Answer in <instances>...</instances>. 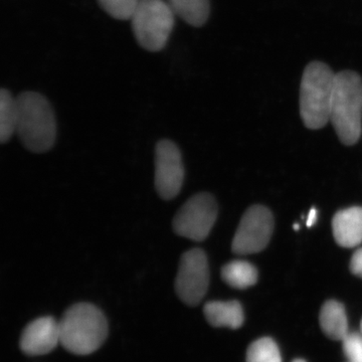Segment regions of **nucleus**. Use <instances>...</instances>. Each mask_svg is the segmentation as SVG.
<instances>
[{"mask_svg": "<svg viewBox=\"0 0 362 362\" xmlns=\"http://www.w3.org/2000/svg\"><path fill=\"white\" fill-rule=\"evenodd\" d=\"M59 343L77 356H88L100 349L108 334L104 314L94 305L78 303L59 321Z\"/></svg>", "mask_w": 362, "mask_h": 362, "instance_id": "nucleus-1", "label": "nucleus"}, {"mask_svg": "<svg viewBox=\"0 0 362 362\" xmlns=\"http://www.w3.org/2000/svg\"><path fill=\"white\" fill-rule=\"evenodd\" d=\"M337 74L321 62L305 69L300 87V113L309 129H320L330 121Z\"/></svg>", "mask_w": 362, "mask_h": 362, "instance_id": "nucleus-4", "label": "nucleus"}, {"mask_svg": "<svg viewBox=\"0 0 362 362\" xmlns=\"http://www.w3.org/2000/svg\"><path fill=\"white\" fill-rule=\"evenodd\" d=\"M18 122V106L16 98L9 90H0V140L6 143L16 132Z\"/></svg>", "mask_w": 362, "mask_h": 362, "instance_id": "nucleus-16", "label": "nucleus"}, {"mask_svg": "<svg viewBox=\"0 0 362 362\" xmlns=\"http://www.w3.org/2000/svg\"><path fill=\"white\" fill-rule=\"evenodd\" d=\"M59 343V322L47 316L28 324L21 333L20 345L28 356H44L56 349Z\"/></svg>", "mask_w": 362, "mask_h": 362, "instance_id": "nucleus-10", "label": "nucleus"}, {"mask_svg": "<svg viewBox=\"0 0 362 362\" xmlns=\"http://www.w3.org/2000/svg\"><path fill=\"white\" fill-rule=\"evenodd\" d=\"M175 18L165 0H140L130 18L136 42L146 51H162L173 32Z\"/></svg>", "mask_w": 362, "mask_h": 362, "instance_id": "nucleus-5", "label": "nucleus"}, {"mask_svg": "<svg viewBox=\"0 0 362 362\" xmlns=\"http://www.w3.org/2000/svg\"><path fill=\"white\" fill-rule=\"evenodd\" d=\"M140 0H98L109 16L119 21L130 20Z\"/></svg>", "mask_w": 362, "mask_h": 362, "instance_id": "nucleus-18", "label": "nucleus"}, {"mask_svg": "<svg viewBox=\"0 0 362 362\" xmlns=\"http://www.w3.org/2000/svg\"><path fill=\"white\" fill-rule=\"evenodd\" d=\"M330 121L343 144L354 145L358 141L362 123V80L356 71L337 74Z\"/></svg>", "mask_w": 362, "mask_h": 362, "instance_id": "nucleus-3", "label": "nucleus"}, {"mask_svg": "<svg viewBox=\"0 0 362 362\" xmlns=\"http://www.w3.org/2000/svg\"><path fill=\"white\" fill-rule=\"evenodd\" d=\"M334 239L342 247H354L362 243V207L343 209L332 221Z\"/></svg>", "mask_w": 362, "mask_h": 362, "instance_id": "nucleus-11", "label": "nucleus"}, {"mask_svg": "<svg viewBox=\"0 0 362 362\" xmlns=\"http://www.w3.org/2000/svg\"><path fill=\"white\" fill-rule=\"evenodd\" d=\"M273 228V216L267 207H250L233 238V252L249 255L263 251L270 242Z\"/></svg>", "mask_w": 362, "mask_h": 362, "instance_id": "nucleus-8", "label": "nucleus"}, {"mask_svg": "<svg viewBox=\"0 0 362 362\" xmlns=\"http://www.w3.org/2000/svg\"><path fill=\"white\" fill-rule=\"evenodd\" d=\"M350 271L357 277L362 278V247L357 250L350 261Z\"/></svg>", "mask_w": 362, "mask_h": 362, "instance_id": "nucleus-20", "label": "nucleus"}, {"mask_svg": "<svg viewBox=\"0 0 362 362\" xmlns=\"http://www.w3.org/2000/svg\"><path fill=\"white\" fill-rule=\"evenodd\" d=\"M293 362H306V361H303V359H295V361Z\"/></svg>", "mask_w": 362, "mask_h": 362, "instance_id": "nucleus-23", "label": "nucleus"}, {"mask_svg": "<svg viewBox=\"0 0 362 362\" xmlns=\"http://www.w3.org/2000/svg\"><path fill=\"white\" fill-rule=\"evenodd\" d=\"M16 132L30 151L42 153L54 146L57 124L51 104L37 92H23L16 97Z\"/></svg>", "mask_w": 362, "mask_h": 362, "instance_id": "nucleus-2", "label": "nucleus"}, {"mask_svg": "<svg viewBox=\"0 0 362 362\" xmlns=\"http://www.w3.org/2000/svg\"><path fill=\"white\" fill-rule=\"evenodd\" d=\"M299 228H300L299 225H297V223H295V225H294V230H299Z\"/></svg>", "mask_w": 362, "mask_h": 362, "instance_id": "nucleus-22", "label": "nucleus"}, {"mask_svg": "<svg viewBox=\"0 0 362 362\" xmlns=\"http://www.w3.org/2000/svg\"><path fill=\"white\" fill-rule=\"evenodd\" d=\"M319 321L323 332L330 339L342 340L349 333V323L344 307L334 300H330L323 305Z\"/></svg>", "mask_w": 362, "mask_h": 362, "instance_id": "nucleus-13", "label": "nucleus"}, {"mask_svg": "<svg viewBox=\"0 0 362 362\" xmlns=\"http://www.w3.org/2000/svg\"><path fill=\"white\" fill-rule=\"evenodd\" d=\"M361 331H362V321H361Z\"/></svg>", "mask_w": 362, "mask_h": 362, "instance_id": "nucleus-24", "label": "nucleus"}, {"mask_svg": "<svg viewBox=\"0 0 362 362\" xmlns=\"http://www.w3.org/2000/svg\"><path fill=\"white\" fill-rule=\"evenodd\" d=\"M317 221V211L315 207L311 209L310 213L308 214V218H307V226L310 228V226L315 225Z\"/></svg>", "mask_w": 362, "mask_h": 362, "instance_id": "nucleus-21", "label": "nucleus"}, {"mask_svg": "<svg viewBox=\"0 0 362 362\" xmlns=\"http://www.w3.org/2000/svg\"><path fill=\"white\" fill-rule=\"evenodd\" d=\"M209 284L206 252L192 249L182 255L175 279V291L183 303L197 306L206 296Z\"/></svg>", "mask_w": 362, "mask_h": 362, "instance_id": "nucleus-7", "label": "nucleus"}, {"mask_svg": "<svg viewBox=\"0 0 362 362\" xmlns=\"http://www.w3.org/2000/svg\"><path fill=\"white\" fill-rule=\"evenodd\" d=\"M185 180V168L178 147L169 140L157 143L156 150V187L163 199H175Z\"/></svg>", "mask_w": 362, "mask_h": 362, "instance_id": "nucleus-9", "label": "nucleus"}, {"mask_svg": "<svg viewBox=\"0 0 362 362\" xmlns=\"http://www.w3.org/2000/svg\"><path fill=\"white\" fill-rule=\"evenodd\" d=\"M218 216V206L209 194H199L180 207L173 220L176 235L202 242L211 233Z\"/></svg>", "mask_w": 362, "mask_h": 362, "instance_id": "nucleus-6", "label": "nucleus"}, {"mask_svg": "<svg viewBox=\"0 0 362 362\" xmlns=\"http://www.w3.org/2000/svg\"><path fill=\"white\" fill-rule=\"evenodd\" d=\"M343 351L351 362H362V337L357 333H347L342 339Z\"/></svg>", "mask_w": 362, "mask_h": 362, "instance_id": "nucleus-19", "label": "nucleus"}, {"mask_svg": "<svg viewBox=\"0 0 362 362\" xmlns=\"http://www.w3.org/2000/svg\"><path fill=\"white\" fill-rule=\"evenodd\" d=\"M204 316L214 327L238 329L244 323V311L238 301H211L204 305Z\"/></svg>", "mask_w": 362, "mask_h": 362, "instance_id": "nucleus-12", "label": "nucleus"}, {"mask_svg": "<svg viewBox=\"0 0 362 362\" xmlns=\"http://www.w3.org/2000/svg\"><path fill=\"white\" fill-rule=\"evenodd\" d=\"M175 16L189 25L199 28L209 20V0H166Z\"/></svg>", "mask_w": 362, "mask_h": 362, "instance_id": "nucleus-14", "label": "nucleus"}, {"mask_svg": "<svg viewBox=\"0 0 362 362\" xmlns=\"http://www.w3.org/2000/svg\"><path fill=\"white\" fill-rule=\"evenodd\" d=\"M247 362H282V359L276 342L271 338L264 337L250 345Z\"/></svg>", "mask_w": 362, "mask_h": 362, "instance_id": "nucleus-17", "label": "nucleus"}, {"mask_svg": "<svg viewBox=\"0 0 362 362\" xmlns=\"http://www.w3.org/2000/svg\"><path fill=\"white\" fill-rule=\"evenodd\" d=\"M221 278L230 287L246 289L256 284L258 271L247 262L233 261L223 266Z\"/></svg>", "mask_w": 362, "mask_h": 362, "instance_id": "nucleus-15", "label": "nucleus"}]
</instances>
